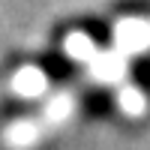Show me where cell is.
Listing matches in <instances>:
<instances>
[{
  "instance_id": "cell-1",
  "label": "cell",
  "mask_w": 150,
  "mask_h": 150,
  "mask_svg": "<svg viewBox=\"0 0 150 150\" xmlns=\"http://www.w3.org/2000/svg\"><path fill=\"white\" fill-rule=\"evenodd\" d=\"M12 90H15L18 96H42L48 90V78L42 69L36 66H24L15 72V78H12Z\"/></svg>"
}]
</instances>
